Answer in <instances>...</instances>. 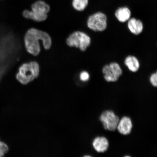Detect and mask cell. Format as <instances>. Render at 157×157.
<instances>
[{
  "label": "cell",
  "mask_w": 157,
  "mask_h": 157,
  "mask_svg": "<svg viewBox=\"0 0 157 157\" xmlns=\"http://www.w3.org/2000/svg\"><path fill=\"white\" fill-rule=\"evenodd\" d=\"M40 41L45 50H49L52 47V39L48 33L35 28L29 29L24 38L27 52L33 56H38L41 52Z\"/></svg>",
  "instance_id": "cell-1"
},
{
  "label": "cell",
  "mask_w": 157,
  "mask_h": 157,
  "mask_svg": "<svg viewBox=\"0 0 157 157\" xmlns=\"http://www.w3.org/2000/svg\"><path fill=\"white\" fill-rule=\"evenodd\" d=\"M39 73L40 66L38 62L33 61L21 65L16 78L21 84L26 85L38 78Z\"/></svg>",
  "instance_id": "cell-2"
},
{
  "label": "cell",
  "mask_w": 157,
  "mask_h": 157,
  "mask_svg": "<svg viewBox=\"0 0 157 157\" xmlns=\"http://www.w3.org/2000/svg\"><path fill=\"white\" fill-rule=\"evenodd\" d=\"M50 6L42 1H38L31 6V10H25L23 11V17L26 19H31L35 22H40L46 21L50 11Z\"/></svg>",
  "instance_id": "cell-3"
},
{
  "label": "cell",
  "mask_w": 157,
  "mask_h": 157,
  "mask_svg": "<svg viewBox=\"0 0 157 157\" xmlns=\"http://www.w3.org/2000/svg\"><path fill=\"white\" fill-rule=\"evenodd\" d=\"M66 43L68 46L79 48L82 52H85L91 44V39L86 33L76 31L69 35Z\"/></svg>",
  "instance_id": "cell-4"
},
{
  "label": "cell",
  "mask_w": 157,
  "mask_h": 157,
  "mask_svg": "<svg viewBox=\"0 0 157 157\" xmlns=\"http://www.w3.org/2000/svg\"><path fill=\"white\" fill-rule=\"evenodd\" d=\"M88 28L96 32H102L107 28V18L105 13H96L90 16L87 21Z\"/></svg>",
  "instance_id": "cell-5"
},
{
  "label": "cell",
  "mask_w": 157,
  "mask_h": 157,
  "mask_svg": "<svg viewBox=\"0 0 157 157\" xmlns=\"http://www.w3.org/2000/svg\"><path fill=\"white\" fill-rule=\"evenodd\" d=\"M102 72L105 80L109 82H117L123 74L122 69L116 62L104 66Z\"/></svg>",
  "instance_id": "cell-6"
},
{
  "label": "cell",
  "mask_w": 157,
  "mask_h": 157,
  "mask_svg": "<svg viewBox=\"0 0 157 157\" xmlns=\"http://www.w3.org/2000/svg\"><path fill=\"white\" fill-rule=\"evenodd\" d=\"M99 120L106 130L114 131L117 129L120 119L113 112L109 110L104 111L101 114Z\"/></svg>",
  "instance_id": "cell-7"
},
{
  "label": "cell",
  "mask_w": 157,
  "mask_h": 157,
  "mask_svg": "<svg viewBox=\"0 0 157 157\" xmlns=\"http://www.w3.org/2000/svg\"><path fill=\"white\" fill-rule=\"evenodd\" d=\"M132 126V121L130 118L124 117L120 120L117 129L121 134L128 135L131 133Z\"/></svg>",
  "instance_id": "cell-8"
},
{
  "label": "cell",
  "mask_w": 157,
  "mask_h": 157,
  "mask_svg": "<svg viewBox=\"0 0 157 157\" xmlns=\"http://www.w3.org/2000/svg\"><path fill=\"white\" fill-rule=\"evenodd\" d=\"M127 21L128 28L132 34L138 35L142 32L144 26L140 20L132 17Z\"/></svg>",
  "instance_id": "cell-9"
},
{
  "label": "cell",
  "mask_w": 157,
  "mask_h": 157,
  "mask_svg": "<svg viewBox=\"0 0 157 157\" xmlns=\"http://www.w3.org/2000/svg\"><path fill=\"white\" fill-rule=\"evenodd\" d=\"M93 146L95 150L98 152H105L109 148V141L105 137L98 136L94 139Z\"/></svg>",
  "instance_id": "cell-10"
},
{
  "label": "cell",
  "mask_w": 157,
  "mask_h": 157,
  "mask_svg": "<svg viewBox=\"0 0 157 157\" xmlns=\"http://www.w3.org/2000/svg\"><path fill=\"white\" fill-rule=\"evenodd\" d=\"M131 11L128 8L121 7L119 8L115 12L116 17L120 22L125 23L131 18Z\"/></svg>",
  "instance_id": "cell-11"
},
{
  "label": "cell",
  "mask_w": 157,
  "mask_h": 157,
  "mask_svg": "<svg viewBox=\"0 0 157 157\" xmlns=\"http://www.w3.org/2000/svg\"><path fill=\"white\" fill-rule=\"evenodd\" d=\"M124 64L130 71L135 72L138 71L140 64L138 59L134 56H129L125 58Z\"/></svg>",
  "instance_id": "cell-12"
},
{
  "label": "cell",
  "mask_w": 157,
  "mask_h": 157,
  "mask_svg": "<svg viewBox=\"0 0 157 157\" xmlns=\"http://www.w3.org/2000/svg\"><path fill=\"white\" fill-rule=\"evenodd\" d=\"M88 0H73L72 7L75 10L78 11H82L87 6Z\"/></svg>",
  "instance_id": "cell-13"
},
{
  "label": "cell",
  "mask_w": 157,
  "mask_h": 157,
  "mask_svg": "<svg viewBox=\"0 0 157 157\" xmlns=\"http://www.w3.org/2000/svg\"><path fill=\"white\" fill-rule=\"evenodd\" d=\"M9 150L7 145L0 140V157L5 156L9 152Z\"/></svg>",
  "instance_id": "cell-14"
},
{
  "label": "cell",
  "mask_w": 157,
  "mask_h": 157,
  "mask_svg": "<svg viewBox=\"0 0 157 157\" xmlns=\"http://www.w3.org/2000/svg\"><path fill=\"white\" fill-rule=\"evenodd\" d=\"M79 78L80 80L82 82H87L90 79V74L87 71H83L80 72L79 75Z\"/></svg>",
  "instance_id": "cell-15"
},
{
  "label": "cell",
  "mask_w": 157,
  "mask_h": 157,
  "mask_svg": "<svg viewBox=\"0 0 157 157\" xmlns=\"http://www.w3.org/2000/svg\"><path fill=\"white\" fill-rule=\"evenodd\" d=\"M150 80L151 83L153 86L157 87V71L151 75Z\"/></svg>",
  "instance_id": "cell-16"
}]
</instances>
